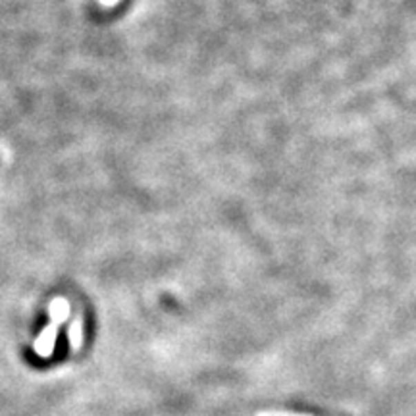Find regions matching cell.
Masks as SVG:
<instances>
[{"label":"cell","instance_id":"cell-1","mask_svg":"<svg viewBox=\"0 0 416 416\" xmlns=\"http://www.w3.org/2000/svg\"><path fill=\"white\" fill-rule=\"evenodd\" d=\"M70 313H72V306L68 303V299L56 297V299L50 301V305H48L50 320H48V324L43 328V332L39 333L37 339L33 343V349L37 353V357H41V359H50L52 357L56 339H58V330L70 318Z\"/></svg>","mask_w":416,"mask_h":416},{"label":"cell","instance_id":"cell-3","mask_svg":"<svg viewBox=\"0 0 416 416\" xmlns=\"http://www.w3.org/2000/svg\"><path fill=\"white\" fill-rule=\"evenodd\" d=\"M257 416H310V415H301V413H286V410H264V413H259Z\"/></svg>","mask_w":416,"mask_h":416},{"label":"cell","instance_id":"cell-2","mask_svg":"<svg viewBox=\"0 0 416 416\" xmlns=\"http://www.w3.org/2000/svg\"><path fill=\"white\" fill-rule=\"evenodd\" d=\"M68 341H70V349L77 353L83 347V316L77 315L68 328Z\"/></svg>","mask_w":416,"mask_h":416},{"label":"cell","instance_id":"cell-4","mask_svg":"<svg viewBox=\"0 0 416 416\" xmlns=\"http://www.w3.org/2000/svg\"><path fill=\"white\" fill-rule=\"evenodd\" d=\"M120 0H101L102 6H114V4H118Z\"/></svg>","mask_w":416,"mask_h":416}]
</instances>
